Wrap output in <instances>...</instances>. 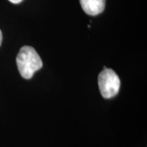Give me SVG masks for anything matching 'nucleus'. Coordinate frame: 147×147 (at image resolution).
Returning <instances> with one entry per match:
<instances>
[{
  "instance_id": "obj_1",
  "label": "nucleus",
  "mask_w": 147,
  "mask_h": 147,
  "mask_svg": "<svg viewBox=\"0 0 147 147\" xmlns=\"http://www.w3.org/2000/svg\"><path fill=\"white\" fill-rule=\"evenodd\" d=\"M16 64L20 74L25 79H30L34 73L42 67V61L34 48L25 46L16 57Z\"/></svg>"
},
{
  "instance_id": "obj_2",
  "label": "nucleus",
  "mask_w": 147,
  "mask_h": 147,
  "mask_svg": "<svg viewBox=\"0 0 147 147\" xmlns=\"http://www.w3.org/2000/svg\"><path fill=\"white\" fill-rule=\"evenodd\" d=\"M98 84L102 96L104 98L110 99L119 93L121 81L115 71L106 67L99 74Z\"/></svg>"
},
{
  "instance_id": "obj_3",
  "label": "nucleus",
  "mask_w": 147,
  "mask_h": 147,
  "mask_svg": "<svg viewBox=\"0 0 147 147\" xmlns=\"http://www.w3.org/2000/svg\"><path fill=\"white\" fill-rule=\"evenodd\" d=\"M82 10L91 16H95L104 10L106 0H80Z\"/></svg>"
},
{
  "instance_id": "obj_4",
  "label": "nucleus",
  "mask_w": 147,
  "mask_h": 147,
  "mask_svg": "<svg viewBox=\"0 0 147 147\" xmlns=\"http://www.w3.org/2000/svg\"><path fill=\"white\" fill-rule=\"evenodd\" d=\"M9 1H10V2H12V3H21L22 1H23V0H9Z\"/></svg>"
},
{
  "instance_id": "obj_5",
  "label": "nucleus",
  "mask_w": 147,
  "mask_h": 147,
  "mask_svg": "<svg viewBox=\"0 0 147 147\" xmlns=\"http://www.w3.org/2000/svg\"><path fill=\"white\" fill-rule=\"evenodd\" d=\"M2 32H1V29H0V46L1 45V42H2Z\"/></svg>"
}]
</instances>
